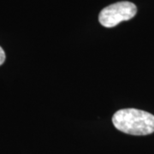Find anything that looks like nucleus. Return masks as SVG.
I'll return each instance as SVG.
<instances>
[{
  "instance_id": "nucleus-3",
  "label": "nucleus",
  "mask_w": 154,
  "mask_h": 154,
  "mask_svg": "<svg viewBox=\"0 0 154 154\" xmlns=\"http://www.w3.org/2000/svg\"><path fill=\"white\" fill-rule=\"evenodd\" d=\"M5 51L3 50V48L0 46V65H2V64L5 63Z\"/></svg>"
},
{
  "instance_id": "nucleus-1",
  "label": "nucleus",
  "mask_w": 154,
  "mask_h": 154,
  "mask_svg": "<svg viewBox=\"0 0 154 154\" xmlns=\"http://www.w3.org/2000/svg\"><path fill=\"white\" fill-rule=\"evenodd\" d=\"M112 122L119 131L132 135H147L154 132V116L145 110L122 109L117 110Z\"/></svg>"
},
{
  "instance_id": "nucleus-2",
  "label": "nucleus",
  "mask_w": 154,
  "mask_h": 154,
  "mask_svg": "<svg viewBox=\"0 0 154 154\" xmlns=\"http://www.w3.org/2000/svg\"><path fill=\"white\" fill-rule=\"evenodd\" d=\"M137 13L134 4L128 1H122L112 4L100 11L99 21L105 28H113L120 22L132 19Z\"/></svg>"
}]
</instances>
